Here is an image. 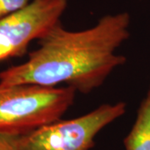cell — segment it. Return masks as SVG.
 <instances>
[{"label":"cell","mask_w":150,"mask_h":150,"mask_svg":"<svg viewBox=\"0 0 150 150\" xmlns=\"http://www.w3.org/2000/svg\"><path fill=\"white\" fill-rule=\"evenodd\" d=\"M0 150H17L8 138L0 137Z\"/></svg>","instance_id":"obj_7"},{"label":"cell","mask_w":150,"mask_h":150,"mask_svg":"<svg viewBox=\"0 0 150 150\" xmlns=\"http://www.w3.org/2000/svg\"><path fill=\"white\" fill-rule=\"evenodd\" d=\"M130 15L123 12L101 18L93 27L65 29L61 21L38 41L26 62L0 72V85L66 84L82 93L102 85L127 59L116 50L130 37Z\"/></svg>","instance_id":"obj_1"},{"label":"cell","mask_w":150,"mask_h":150,"mask_svg":"<svg viewBox=\"0 0 150 150\" xmlns=\"http://www.w3.org/2000/svg\"><path fill=\"white\" fill-rule=\"evenodd\" d=\"M124 102L103 103L78 118L59 119L27 134L8 138L17 150H91L97 134L126 112Z\"/></svg>","instance_id":"obj_3"},{"label":"cell","mask_w":150,"mask_h":150,"mask_svg":"<svg viewBox=\"0 0 150 150\" xmlns=\"http://www.w3.org/2000/svg\"><path fill=\"white\" fill-rule=\"evenodd\" d=\"M123 145L125 150H150V85Z\"/></svg>","instance_id":"obj_5"},{"label":"cell","mask_w":150,"mask_h":150,"mask_svg":"<svg viewBox=\"0 0 150 150\" xmlns=\"http://www.w3.org/2000/svg\"><path fill=\"white\" fill-rule=\"evenodd\" d=\"M76 93L68 86L0 85V137L22 136L61 119Z\"/></svg>","instance_id":"obj_2"},{"label":"cell","mask_w":150,"mask_h":150,"mask_svg":"<svg viewBox=\"0 0 150 150\" xmlns=\"http://www.w3.org/2000/svg\"><path fill=\"white\" fill-rule=\"evenodd\" d=\"M32 0H0V18L19 10Z\"/></svg>","instance_id":"obj_6"},{"label":"cell","mask_w":150,"mask_h":150,"mask_svg":"<svg viewBox=\"0 0 150 150\" xmlns=\"http://www.w3.org/2000/svg\"><path fill=\"white\" fill-rule=\"evenodd\" d=\"M69 0H32L0 18V61L27 54L32 41L47 34L60 22Z\"/></svg>","instance_id":"obj_4"}]
</instances>
